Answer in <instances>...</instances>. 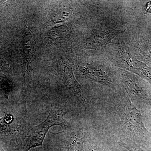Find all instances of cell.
I'll use <instances>...</instances> for the list:
<instances>
[{
	"instance_id": "cell-1",
	"label": "cell",
	"mask_w": 151,
	"mask_h": 151,
	"mask_svg": "<svg viewBox=\"0 0 151 151\" xmlns=\"http://www.w3.org/2000/svg\"><path fill=\"white\" fill-rule=\"evenodd\" d=\"M116 113L122 122V128L132 139H144L150 133L143 122L140 111L136 108L129 97H123L116 105Z\"/></svg>"
},
{
	"instance_id": "cell-3",
	"label": "cell",
	"mask_w": 151,
	"mask_h": 151,
	"mask_svg": "<svg viewBox=\"0 0 151 151\" xmlns=\"http://www.w3.org/2000/svg\"><path fill=\"white\" fill-rule=\"evenodd\" d=\"M122 81L129 99L134 102L151 105V97L143 90L137 81L129 73L123 74Z\"/></svg>"
},
{
	"instance_id": "cell-5",
	"label": "cell",
	"mask_w": 151,
	"mask_h": 151,
	"mask_svg": "<svg viewBox=\"0 0 151 151\" xmlns=\"http://www.w3.org/2000/svg\"><path fill=\"white\" fill-rule=\"evenodd\" d=\"M33 38L31 32L26 31L22 38L24 65L26 70L30 66L31 56L33 51Z\"/></svg>"
},
{
	"instance_id": "cell-9",
	"label": "cell",
	"mask_w": 151,
	"mask_h": 151,
	"mask_svg": "<svg viewBox=\"0 0 151 151\" xmlns=\"http://www.w3.org/2000/svg\"><path fill=\"white\" fill-rule=\"evenodd\" d=\"M119 145L129 151H145L142 150L135 143H126L121 141L119 142Z\"/></svg>"
},
{
	"instance_id": "cell-11",
	"label": "cell",
	"mask_w": 151,
	"mask_h": 151,
	"mask_svg": "<svg viewBox=\"0 0 151 151\" xmlns=\"http://www.w3.org/2000/svg\"><path fill=\"white\" fill-rule=\"evenodd\" d=\"M0 151H5L4 150H3L1 148H0Z\"/></svg>"
},
{
	"instance_id": "cell-8",
	"label": "cell",
	"mask_w": 151,
	"mask_h": 151,
	"mask_svg": "<svg viewBox=\"0 0 151 151\" xmlns=\"http://www.w3.org/2000/svg\"><path fill=\"white\" fill-rule=\"evenodd\" d=\"M14 120V118L12 114L6 113L4 117L0 118V132H9Z\"/></svg>"
},
{
	"instance_id": "cell-4",
	"label": "cell",
	"mask_w": 151,
	"mask_h": 151,
	"mask_svg": "<svg viewBox=\"0 0 151 151\" xmlns=\"http://www.w3.org/2000/svg\"><path fill=\"white\" fill-rule=\"evenodd\" d=\"M60 75L65 86L77 95L81 100H84L81 86L76 79L71 66L68 64H64L60 70Z\"/></svg>"
},
{
	"instance_id": "cell-7",
	"label": "cell",
	"mask_w": 151,
	"mask_h": 151,
	"mask_svg": "<svg viewBox=\"0 0 151 151\" xmlns=\"http://www.w3.org/2000/svg\"><path fill=\"white\" fill-rule=\"evenodd\" d=\"M84 139V131L79 129L73 131L68 141V151H83Z\"/></svg>"
},
{
	"instance_id": "cell-6",
	"label": "cell",
	"mask_w": 151,
	"mask_h": 151,
	"mask_svg": "<svg viewBox=\"0 0 151 151\" xmlns=\"http://www.w3.org/2000/svg\"><path fill=\"white\" fill-rule=\"evenodd\" d=\"M81 73L84 77L104 84H111V77L105 70L96 68L84 67L81 70Z\"/></svg>"
},
{
	"instance_id": "cell-2",
	"label": "cell",
	"mask_w": 151,
	"mask_h": 151,
	"mask_svg": "<svg viewBox=\"0 0 151 151\" xmlns=\"http://www.w3.org/2000/svg\"><path fill=\"white\" fill-rule=\"evenodd\" d=\"M65 113L60 109L52 107L46 119L32 129L25 146L24 151L42 145L47 133L51 127L55 125L60 126L64 129L70 127L69 124L63 119Z\"/></svg>"
},
{
	"instance_id": "cell-10",
	"label": "cell",
	"mask_w": 151,
	"mask_h": 151,
	"mask_svg": "<svg viewBox=\"0 0 151 151\" xmlns=\"http://www.w3.org/2000/svg\"><path fill=\"white\" fill-rule=\"evenodd\" d=\"M89 151H97V150H94V149H90V150H89Z\"/></svg>"
}]
</instances>
